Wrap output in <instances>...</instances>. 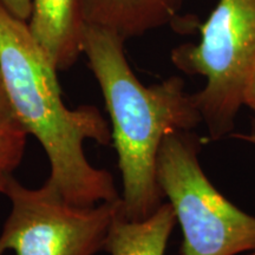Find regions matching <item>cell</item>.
Here are the masks:
<instances>
[{"instance_id":"8992f818","label":"cell","mask_w":255,"mask_h":255,"mask_svg":"<svg viewBox=\"0 0 255 255\" xmlns=\"http://www.w3.org/2000/svg\"><path fill=\"white\" fill-rule=\"evenodd\" d=\"M27 26L57 71L66 70L83 53L87 27L81 0H31Z\"/></svg>"},{"instance_id":"5bb4252c","label":"cell","mask_w":255,"mask_h":255,"mask_svg":"<svg viewBox=\"0 0 255 255\" xmlns=\"http://www.w3.org/2000/svg\"><path fill=\"white\" fill-rule=\"evenodd\" d=\"M0 255H2V253H1V252H0Z\"/></svg>"},{"instance_id":"3957f363","label":"cell","mask_w":255,"mask_h":255,"mask_svg":"<svg viewBox=\"0 0 255 255\" xmlns=\"http://www.w3.org/2000/svg\"><path fill=\"white\" fill-rule=\"evenodd\" d=\"M200 139L174 132L162 143L157 182L183 233L181 255H238L255 251V216L226 199L200 164Z\"/></svg>"},{"instance_id":"52a82bcc","label":"cell","mask_w":255,"mask_h":255,"mask_svg":"<svg viewBox=\"0 0 255 255\" xmlns=\"http://www.w3.org/2000/svg\"><path fill=\"white\" fill-rule=\"evenodd\" d=\"M85 23L123 40L173 24L183 0H81Z\"/></svg>"},{"instance_id":"8fae6325","label":"cell","mask_w":255,"mask_h":255,"mask_svg":"<svg viewBox=\"0 0 255 255\" xmlns=\"http://www.w3.org/2000/svg\"><path fill=\"white\" fill-rule=\"evenodd\" d=\"M244 105H247L255 111V66L248 78L246 88L244 91Z\"/></svg>"},{"instance_id":"277c9868","label":"cell","mask_w":255,"mask_h":255,"mask_svg":"<svg viewBox=\"0 0 255 255\" xmlns=\"http://www.w3.org/2000/svg\"><path fill=\"white\" fill-rule=\"evenodd\" d=\"M200 32L199 43L171 51V62L206 78L193 95L209 138L220 139L234 128L255 66V0H219Z\"/></svg>"},{"instance_id":"5b68a950","label":"cell","mask_w":255,"mask_h":255,"mask_svg":"<svg viewBox=\"0 0 255 255\" xmlns=\"http://www.w3.org/2000/svg\"><path fill=\"white\" fill-rule=\"evenodd\" d=\"M4 195L11 212L0 234V252L15 255H95L104 250L121 200L72 205L46 183L28 188L12 178Z\"/></svg>"},{"instance_id":"30bf717a","label":"cell","mask_w":255,"mask_h":255,"mask_svg":"<svg viewBox=\"0 0 255 255\" xmlns=\"http://www.w3.org/2000/svg\"><path fill=\"white\" fill-rule=\"evenodd\" d=\"M0 2L12 15L27 23L31 15V0H0Z\"/></svg>"},{"instance_id":"7a4b0ae2","label":"cell","mask_w":255,"mask_h":255,"mask_svg":"<svg viewBox=\"0 0 255 255\" xmlns=\"http://www.w3.org/2000/svg\"><path fill=\"white\" fill-rule=\"evenodd\" d=\"M124 41L114 32L87 24L83 53L100 84L113 126L111 141L123 187L121 214L142 220L164 197L156 174L164 138L190 131L202 123V117L182 78L174 76L150 87L142 84L128 63Z\"/></svg>"},{"instance_id":"7c38bea8","label":"cell","mask_w":255,"mask_h":255,"mask_svg":"<svg viewBox=\"0 0 255 255\" xmlns=\"http://www.w3.org/2000/svg\"><path fill=\"white\" fill-rule=\"evenodd\" d=\"M234 137L235 138L242 139V141L248 142V143H251V144L255 145V120L253 121V123H252L250 131L246 133H237Z\"/></svg>"},{"instance_id":"ba28073f","label":"cell","mask_w":255,"mask_h":255,"mask_svg":"<svg viewBox=\"0 0 255 255\" xmlns=\"http://www.w3.org/2000/svg\"><path fill=\"white\" fill-rule=\"evenodd\" d=\"M176 216L169 203L142 220H128L121 214L111 223L104 251L110 255H164Z\"/></svg>"},{"instance_id":"9c48e42d","label":"cell","mask_w":255,"mask_h":255,"mask_svg":"<svg viewBox=\"0 0 255 255\" xmlns=\"http://www.w3.org/2000/svg\"><path fill=\"white\" fill-rule=\"evenodd\" d=\"M28 133L18 120L0 76V194H4L24 157Z\"/></svg>"},{"instance_id":"4fadbf2b","label":"cell","mask_w":255,"mask_h":255,"mask_svg":"<svg viewBox=\"0 0 255 255\" xmlns=\"http://www.w3.org/2000/svg\"><path fill=\"white\" fill-rule=\"evenodd\" d=\"M247 255H255V251H253V252H250V254H247Z\"/></svg>"},{"instance_id":"6da1fadb","label":"cell","mask_w":255,"mask_h":255,"mask_svg":"<svg viewBox=\"0 0 255 255\" xmlns=\"http://www.w3.org/2000/svg\"><path fill=\"white\" fill-rule=\"evenodd\" d=\"M0 76L18 120L38 139L50 163L46 184L77 206L120 200L108 170L87 158L85 141L111 142L103 115L92 105L69 109L62 100L57 70L34 40L26 21L0 2Z\"/></svg>"}]
</instances>
